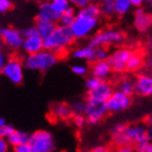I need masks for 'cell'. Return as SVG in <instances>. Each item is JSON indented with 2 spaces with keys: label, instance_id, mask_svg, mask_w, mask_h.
<instances>
[{
  "label": "cell",
  "instance_id": "25",
  "mask_svg": "<svg viewBox=\"0 0 152 152\" xmlns=\"http://www.w3.org/2000/svg\"><path fill=\"white\" fill-rule=\"evenodd\" d=\"M114 3V12L118 16L126 15L132 10L129 0H113Z\"/></svg>",
  "mask_w": 152,
  "mask_h": 152
},
{
  "label": "cell",
  "instance_id": "46",
  "mask_svg": "<svg viewBox=\"0 0 152 152\" xmlns=\"http://www.w3.org/2000/svg\"><path fill=\"white\" fill-rule=\"evenodd\" d=\"M6 124H7L6 118H3V117H0V126H3V125H6Z\"/></svg>",
  "mask_w": 152,
  "mask_h": 152
},
{
  "label": "cell",
  "instance_id": "45",
  "mask_svg": "<svg viewBox=\"0 0 152 152\" xmlns=\"http://www.w3.org/2000/svg\"><path fill=\"white\" fill-rule=\"evenodd\" d=\"M102 1H103V0H89V2L90 3H95V4H98V6L102 2Z\"/></svg>",
  "mask_w": 152,
  "mask_h": 152
},
{
  "label": "cell",
  "instance_id": "16",
  "mask_svg": "<svg viewBox=\"0 0 152 152\" xmlns=\"http://www.w3.org/2000/svg\"><path fill=\"white\" fill-rule=\"evenodd\" d=\"M90 74L91 76L100 79V80H107L112 74L111 65L109 64L107 60L96 61L90 67Z\"/></svg>",
  "mask_w": 152,
  "mask_h": 152
},
{
  "label": "cell",
  "instance_id": "18",
  "mask_svg": "<svg viewBox=\"0 0 152 152\" xmlns=\"http://www.w3.org/2000/svg\"><path fill=\"white\" fill-rule=\"evenodd\" d=\"M72 57L75 60L86 61V62H96V48L86 45V46H79L72 50Z\"/></svg>",
  "mask_w": 152,
  "mask_h": 152
},
{
  "label": "cell",
  "instance_id": "3",
  "mask_svg": "<svg viewBox=\"0 0 152 152\" xmlns=\"http://www.w3.org/2000/svg\"><path fill=\"white\" fill-rule=\"evenodd\" d=\"M60 58L50 51L41 50L37 53L28 54L23 59L24 69L34 72L46 73L59 62Z\"/></svg>",
  "mask_w": 152,
  "mask_h": 152
},
{
  "label": "cell",
  "instance_id": "12",
  "mask_svg": "<svg viewBox=\"0 0 152 152\" xmlns=\"http://www.w3.org/2000/svg\"><path fill=\"white\" fill-rule=\"evenodd\" d=\"M133 25L137 32L141 34L149 33L152 29V13L143 8H136L134 10Z\"/></svg>",
  "mask_w": 152,
  "mask_h": 152
},
{
  "label": "cell",
  "instance_id": "14",
  "mask_svg": "<svg viewBox=\"0 0 152 152\" xmlns=\"http://www.w3.org/2000/svg\"><path fill=\"white\" fill-rule=\"evenodd\" d=\"M135 92L141 97H151L152 96V75L142 73L137 75L134 80Z\"/></svg>",
  "mask_w": 152,
  "mask_h": 152
},
{
  "label": "cell",
  "instance_id": "47",
  "mask_svg": "<svg viewBox=\"0 0 152 152\" xmlns=\"http://www.w3.org/2000/svg\"><path fill=\"white\" fill-rule=\"evenodd\" d=\"M3 50H4V45L1 40H0V54L3 53Z\"/></svg>",
  "mask_w": 152,
  "mask_h": 152
},
{
  "label": "cell",
  "instance_id": "4",
  "mask_svg": "<svg viewBox=\"0 0 152 152\" xmlns=\"http://www.w3.org/2000/svg\"><path fill=\"white\" fill-rule=\"evenodd\" d=\"M101 18L85 15L80 12H76V18L70 29L75 40H83L88 37H91L96 33L98 26L100 25Z\"/></svg>",
  "mask_w": 152,
  "mask_h": 152
},
{
  "label": "cell",
  "instance_id": "1",
  "mask_svg": "<svg viewBox=\"0 0 152 152\" xmlns=\"http://www.w3.org/2000/svg\"><path fill=\"white\" fill-rule=\"evenodd\" d=\"M112 141L116 147L138 146L152 141V127L146 124H116L111 128Z\"/></svg>",
  "mask_w": 152,
  "mask_h": 152
},
{
  "label": "cell",
  "instance_id": "19",
  "mask_svg": "<svg viewBox=\"0 0 152 152\" xmlns=\"http://www.w3.org/2000/svg\"><path fill=\"white\" fill-rule=\"evenodd\" d=\"M51 116H53L57 120H69L73 112L71 110V107L64 102H56L50 108Z\"/></svg>",
  "mask_w": 152,
  "mask_h": 152
},
{
  "label": "cell",
  "instance_id": "32",
  "mask_svg": "<svg viewBox=\"0 0 152 152\" xmlns=\"http://www.w3.org/2000/svg\"><path fill=\"white\" fill-rule=\"evenodd\" d=\"M110 52L107 48H96V61L108 60Z\"/></svg>",
  "mask_w": 152,
  "mask_h": 152
},
{
  "label": "cell",
  "instance_id": "38",
  "mask_svg": "<svg viewBox=\"0 0 152 152\" xmlns=\"http://www.w3.org/2000/svg\"><path fill=\"white\" fill-rule=\"evenodd\" d=\"M114 152H135V148L133 146H122V147H117Z\"/></svg>",
  "mask_w": 152,
  "mask_h": 152
},
{
  "label": "cell",
  "instance_id": "34",
  "mask_svg": "<svg viewBox=\"0 0 152 152\" xmlns=\"http://www.w3.org/2000/svg\"><path fill=\"white\" fill-rule=\"evenodd\" d=\"M12 0H0V13H7L12 9Z\"/></svg>",
  "mask_w": 152,
  "mask_h": 152
},
{
  "label": "cell",
  "instance_id": "10",
  "mask_svg": "<svg viewBox=\"0 0 152 152\" xmlns=\"http://www.w3.org/2000/svg\"><path fill=\"white\" fill-rule=\"evenodd\" d=\"M133 53V50L129 48L121 47L112 51L111 53L109 54L108 62L111 65L112 72L115 73H122L125 71V66L129 57Z\"/></svg>",
  "mask_w": 152,
  "mask_h": 152
},
{
  "label": "cell",
  "instance_id": "44",
  "mask_svg": "<svg viewBox=\"0 0 152 152\" xmlns=\"http://www.w3.org/2000/svg\"><path fill=\"white\" fill-rule=\"evenodd\" d=\"M147 124H148V126L152 127V114L147 117Z\"/></svg>",
  "mask_w": 152,
  "mask_h": 152
},
{
  "label": "cell",
  "instance_id": "40",
  "mask_svg": "<svg viewBox=\"0 0 152 152\" xmlns=\"http://www.w3.org/2000/svg\"><path fill=\"white\" fill-rule=\"evenodd\" d=\"M130 2V6H132V8H142L143 6V0H129Z\"/></svg>",
  "mask_w": 152,
  "mask_h": 152
},
{
  "label": "cell",
  "instance_id": "41",
  "mask_svg": "<svg viewBox=\"0 0 152 152\" xmlns=\"http://www.w3.org/2000/svg\"><path fill=\"white\" fill-rule=\"evenodd\" d=\"M90 152H109V149L105 146H96L90 150Z\"/></svg>",
  "mask_w": 152,
  "mask_h": 152
},
{
  "label": "cell",
  "instance_id": "13",
  "mask_svg": "<svg viewBox=\"0 0 152 152\" xmlns=\"http://www.w3.org/2000/svg\"><path fill=\"white\" fill-rule=\"evenodd\" d=\"M113 91V86L109 82H107V80H102L97 88H95L91 91L87 92V98L86 99L96 100V101L100 102H107L112 96Z\"/></svg>",
  "mask_w": 152,
  "mask_h": 152
},
{
  "label": "cell",
  "instance_id": "27",
  "mask_svg": "<svg viewBox=\"0 0 152 152\" xmlns=\"http://www.w3.org/2000/svg\"><path fill=\"white\" fill-rule=\"evenodd\" d=\"M118 91L128 96V97H132V95L135 94V86H134L133 79L124 78L118 85Z\"/></svg>",
  "mask_w": 152,
  "mask_h": 152
},
{
  "label": "cell",
  "instance_id": "17",
  "mask_svg": "<svg viewBox=\"0 0 152 152\" xmlns=\"http://www.w3.org/2000/svg\"><path fill=\"white\" fill-rule=\"evenodd\" d=\"M60 16L56 14L50 8L48 0H42L38 6V12L36 15V21H45V22H53L57 23Z\"/></svg>",
  "mask_w": 152,
  "mask_h": 152
},
{
  "label": "cell",
  "instance_id": "39",
  "mask_svg": "<svg viewBox=\"0 0 152 152\" xmlns=\"http://www.w3.org/2000/svg\"><path fill=\"white\" fill-rule=\"evenodd\" d=\"M0 152H9V143L7 139L0 138Z\"/></svg>",
  "mask_w": 152,
  "mask_h": 152
},
{
  "label": "cell",
  "instance_id": "33",
  "mask_svg": "<svg viewBox=\"0 0 152 152\" xmlns=\"http://www.w3.org/2000/svg\"><path fill=\"white\" fill-rule=\"evenodd\" d=\"M73 123L77 128H83L85 127L87 122H86V117L83 114H75L73 116Z\"/></svg>",
  "mask_w": 152,
  "mask_h": 152
},
{
  "label": "cell",
  "instance_id": "6",
  "mask_svg": "<svg viewBox=\"0 0 152 152\" xmlns=\"http://www.w3.org/2000/svg\"><path fill=\"white\" fill-rule=\"evenodd\" d=\"M28 145L34 152H54L57 149L53 135L49 130L45 129L31 134Z\"/></svg>",
  "mask_w": 152,
  "mask_h": 152
},
{
  "label": "cell",
  "instance_id": "2",
  "mask_svg": "<svg viewBox=\"0 0 152 152\" xmlns=\"http://www.w3.org/2000/svg\"><path fill=\"white\" fill-rule=\"evenodd\" d=\"M44 50L50 51L61 58L66 53L70 47L75 42L70 27L58 25L50 35L44 40Z\"/></svg>",
  "mask_w": 152,
  "mask_h": 152
},
{
  "label": "cell",
  "instance_id": "48",
  "mask_svg": "<svg viewBox=\"0 0 152 152\" xmlns=\"http://www.w3.org/2000/svg\"><path fill=\"white\" fill-rule=\"evenodd\" d=\"M145 3H148V4H152V0H143Z\"/></svg>",
  "mask_w": 152,
  "mask_h": 152
},
{
  "label": "cell",
  "instance_id": "29",
  "mask_svg": "<svg viewBox=\"0 0 152 152\" xmlns=\"http://www.w3.org/2000/svg\"><path fill=\"white\" fill-rule=\"evenodd\" d=\"M102 80L96 78V77H94V76L88 77L85 82V87H86V89H87V92L91 91V90H94L95 88H97V87L99 86V84H100Z\"/></svg>",
  "mask_w": 152,
  "mask_h": 152
},
{
  "label": "cell",
  "instance_id": "8",
  "mask_svg": "<svg viewBox=\"0 0 152 152\" xmlns=\"http://www.w3.org/2000/svg\"><path fill=\"white\" fill-rule=\"evenodd\" d=\"M84 102H85L84 116L86 117V122L89 125H97L108 113L105 102L96 101L90 99H86Z\"/></svg>",
  "mask_w": 152,
  "mask_h": 152
},
{
  "label": "cell",
  "instance_id": "37",
  "mask_svg": "<svg viewBox=\"0 0 152 152\" xmlns=\"http://www.w3.org/2000/svg\"><path fill=\"white\" fill-rule=\"evenodd\" d=\"M14 152H34L33 149L31 148L28 143H25V145H21V146H18L14 148Z\"/></svg>",
  "mask_w": 152,
  "mask_h": 152
},
{
  "label": "cell",
  "instance_id": "22",
  "mask_svg": "<svg viewBox=\"0 0 152 152\" xmlns=\"http://www.w3.org/2000/svg\"><path fill=\"white\" fill-rule=\"evenodd\" d=\"M57 26V23L53 22H45V21H36L35 23V28L37 33L39 34L42 39L47 38L50 35L51 33L53 32L54 28Z\"/></svg>",
  "mask_w": 152,
  "mask_h": 152
},
{
  "label": "cell",
  "instance_id": "15",
  "mask_svg": "<svg viewBox=\"0 0 152 152\" xmlns=\"http://www.w3.org/2000/svg\"><path fill=\"white\" fill-rule=\"evenodd\" d=\"M42 40L44 39L38 34L29 36V37H25L23 39L22 50L25 52L26 56L37 53L39 51L44 50V41Z\"/></svg>",
  "mask_w": 152,
  "mask_h": 152
},
{
  "label": "cell",
  "instance_id": "5",
  "mask_svg": "<svg viewBox=\"0 0 152 152\" xmlns=\"http://www.w3.org/2000/svg\"><path fill=\"white\" fill-rule=\"evenodd\" d=\"M125 39L123 31L116 27H105L96 32L89 39L88 45L94 48H107L122 44Z\"/></svg>",
  "mask_w": 152,
  "mask_h": 152
},
{
  "label": "cell",
  "instance_id": "28",
  "mask_svg": "<svg viewBox=\"0 0 152 152\" xmlns=\"http://www.w3.org/2000/svg\"><path fill=\"white\" fill-rule=\"evenodd\" d=\"M71 70L77 76H86L87 73H88V66L86 64H83V63L73 64L72 67H71Z\"/></svg>",
  "mask_w": 152,
  "mask_h": 152
},
{
  "label": "cell",
  "instance_id": "9",
  "mask_svg": "<svg viewBox=\"0 0 152 152\" xmlns=\"http://www.w3.org/2000/svg\"><path fill=\"white\" fill-rule=\"evenodd\" d=\"M23 36L21 31L15 27H2L0 26V40L2 41L4 47H8L13 51L22 49Z\"/></svg>",
  "mask_w": 152,
  "mask_h": 152
},
{
  "label": "cell",
  "instance_id": "49",
  "mask_svg": "<svg viewBox=\"0 0 152 152\" xmlns=\"http://www.w3.org/2000/svg\"><path fill=\"white\" fill-rule=\"evenodd\" d=\"M149 6H150V9H151V11H152V4H149ZM152 13V12H151Z\"/></svg>",
  "mask_w": 152,
  "mask_h": 152
},
{
  "label": "cell",
  "instance_id": "7",
  "mask_svg": "<svg viewBox=\"0 0 152 152\" xmlns=\"http://www.w3.org/2000/svg\"><path fill=\"white\" fill-rule=\"evenodd\" d=\"M2 74L9 82L14 85L22 84L24 79V65L23 61L16 57L7 59V62L2 69Z\"/></svg>",
  "mask_w": 152,
  "mask_h": 152
},
{
  "label": "cell",
  "instance_id": "31",
  "mask_svg": "<svg viewBox=\"0 0 152 152\" xmlns=\"http://www.w3.org/2000/svg\"><path fill=\"white\" fill-rule=\"evenodd\" d=\"M71 110L73 114H83L84 115V110H85V102L84 101H76L70 105Z\"/></svg>",
  "mask_w": 152,
  "mask_h": 152
},
{
  "label": "cell",
  "instance_id": "20",
  "mask_svg": "<svg viewBox=\"0 0 152 152\" xmlns=\"http://www.w3.org/2000/svg\"><path fill=\"white\" fill-rule=\"evenodd\" d=\"M28 139H29L28 133L23 132V130L15 129L8 138H7V141L9 143V146H12L13 148H15V147L21 146V145L28 143Z\"/></svg>",
  "mask_w": 152,
  "mask_h": 152
},
{
  "label": "cell",
  "instance_id": "30",
  "mask_svg": "<svg viewBox=\"0 0 152 152\" xmlns=\"http://www.w3.org/2000/svg\"><path fill=\"white\" fill-rule=\"evenodd\" d=\"M15 130V128L11 125V124L7 123L6 125L3 126H0V138H3V139H7L8 137L11 135Z\"/></svg>",
  "mask_w": 152,
  "mask_h": 152
},
{
  "label": "cell",
  "instance_id": "26",
  "mask_svg": "<svg viewBox=\"0 0 152 152\" xmlns=\"http://www.w3.org/2000/svg\"><path fill=\"white\" fill-rule=\"evenodd\" d=\"M99 9H100L101 16L104 18V19H111V18H113L115 15L113 0H103L99 4Z\"/></svg>",
  "mask_w": 152,
  "mask_h": 152
},
{
  "label": "cell",
  "instance_id": "24",
  "mask_svg": "<svg viewBox=\"0 0 152 152\" xmlns=\"http://www.w3.org/2000/svg\"><path fill=\"white\" fill-rule=\"evenodd\" d=\"M48 2L50 4V8L52 9V11L59 16L62 15L71 7L70 2L67 0H48Z\"/></svg>",
  "mask_w": 152,
  "mask_h": 152
},
{
  "label": "cell",
  "instance_id": "42",
  "mask_svg": "<svg viewBox=\"0 0 152 152\" xmlns=\"http://www.w3.org/2000/svg\"><path fill=\"white\" fill-rule=\"evenodd\" d=\"M6 62H7L6 54L1 53V54H0V75H1V73H2V69H3V66H4Z\"/></svg>",
  "mask_w": 152,
  "mask_h": 152
},
{
  "label": "cell",
  "instance_id": "11",
  "mask_svg": "<svg viewBox=\"0 0 152 152\" xmlns=\"http://www.w3.org/2000/svg\"><path fill=\"white\" fill-rule=\"evenodd\" d=\"M108 112L111 113H120V112L126 111L132 105V97L124 95L118 90H114L112 96L108 101L105 102Z\"/></svg>",
  "mask_w": 152,
  "mask_h": 152
},
{
  "label": "cell",
  "instance_id": "35",
  "mask_svg": "<svg viewBox=\"0 0 152 152\" xmlns=\"http://www.w3.org/2000/svg\"><path fill=\"white\" fill-rule=\"evenodd\" d=\"M72 7H74L76 10L82 9L84 7H86L89 3V0H67Z\"/></svg>",
  "mask_w": 152,
  "mask_h": 152
},
{
  "label": "cell",
  "instance_id": "43",
  "mask_svg": "<svg viewBox=\"0 0 152 152\" xmlns=\"http://www.w3.org/2000/svg\"><path fill=\"white\" fill-rule=\"evenodd\" d=\"M147 45L150 49H152V32L150 33V35L148 36V41H147Z\"/></svg>",
  "mask_w": 152,
  "mask_h": 152
},
{
  "label": "cell",
  "instance_id": "36",
  "mask_svg": "<svg viewBox=\"0 0 152 152\" xmlns=\"http://www.w3.org/2000/svg\"><path fill=\"white\" fill-rule=\"evenodd\" d=\"M135 151H137V152H152V141L138 145V146H136V150H135Z\"/></svg>",
  "mask_w": 152,
  "mask_h": 152
},
{
  "label": "cell",
  "instance_id": "23",
  "mask_svg": "<svg viewBox=\"0 0 152 152\" xmlns=\"http://www.w3.org/2000/svg\"><path fill=\"white\" fill-rule=\"evenodd\" d=\"M76 12H77V10L71 6L62 15H60L59 21H58V25L64 26V27H71L76 18Z\"/></svg>",
  "mask_w": 152,
  "mask_h": 152
},
{
  "label": "cell",
  "instance_id": "21",
  "mask_svg": "<svg viewBox=\"0 0 152 152\" xmlns=\"http://www.w3.org/2000/svg\"><path fill=\"white\" fill-rule=\"evenodd\" d=\"M142 65H143L142 54L140 53V52H134L133 51L132 56H130L128 61H127L126 66H125V71L130 72V73H134V72L139 71Z\"/></svg>",
  "mask_w": 152,
  "mask_h": 152
}]
</instances>
